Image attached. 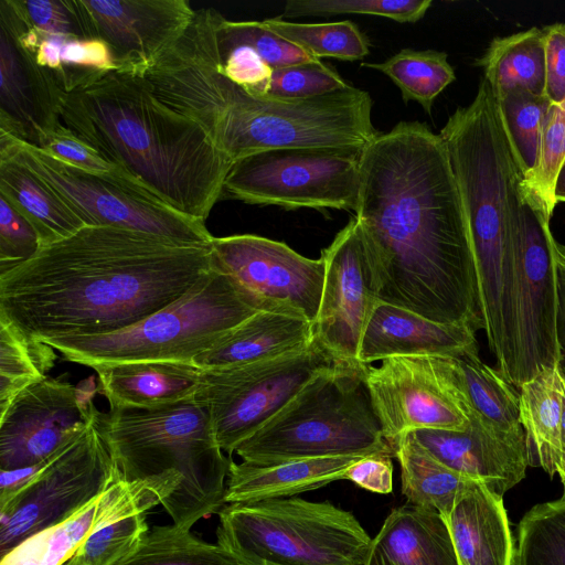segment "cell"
<instances>
[{
	"label": "cell",
	"mask_w": 565,
	"mask_h": 565,
	"mask_svg": "<svg viewBox=\"0 0 565 565\" xmlns=\"http://www.w3.org/2000/svg\"><path fill=\"white\" fill-rule=\"evenodd\" d=\"M211 267V244L85 226L0 275V315L41 341L111 333L177 300Z\"/></svg>",
	"instance_id": "cell-1"
},
{
	"label": "cell",
	"mask_w": 565,
	"mask_h": 565,
	"mask_svg": "<svg viewBox=\"0 0 565 565\" xmlns=\"http://www.w3.org/2000/svg\"><path fill=\"white\" fill-rule=\"evenodd\" d=\"M143 78L163 104L196 121L233 163L280 148L363 149L379 135L370 94L352 85L306 99L248 94L221 73L202 29L193 23Z\"/></svg>",
	"instance_id": "cell-2"
},
{
	"label": "cell",
	"mask_w": 565,
	"mask_h": 565,
	"mask_svg": "<svg viewBox=\"0 0 565 565\" xmlns=\"http://www.w3.org/2000/svg\"><path fill=\"white\" fill-rule=\"evenodd\" d=\"M60 120L103 159L180 214L205 223L233 162L194 120L163 104L146 81L107 71L60 93Z\"/></svg>",
	"instance_id": "cell-3"
},
{
	"label": "cell",
	"mask_w": 565,
	"mask_h": 565,
	"mask_svg": "<svg viewBox=\"0 0 565 565\" xmlns=\"http://www.w3.org/2000/svg\"><path fill=\"white\" fill-rule=\"evenodd\" d=\"M96 425L122 480L179 473L178 490L161 504L177 526L191 530L225 505L232 459L216 441L207 404L199 392L156 408L97 409Z\"/></svg>",
	"instance_id": "cell-4"
},
{
	"label": "cell",
	"mask_w": 565,
	"mask_h": 565,
	"mask_svg": "<svg viewBox=\"0 0 565 565\" xmlns=\"http://www.w3.org/2000/svg\"><path fill=\"white\" fill-rule=\"evenodd\" d=\"M262 310L250 292L212 265L184 295L132 326L111 333L43 342L66 361L88 367L149 361L193 363Z\"/></svg>",
	"instance_id": "cell-5"
},
{
	"label": "cell",
	"mask_w": 565,
	"mask_h": 565,
	"mask_svg": "<svg viewBox=\"0 0 565 565\" xmlns=\"http://www.w3.org/2000/svg\"><path fill=\"white\" fill-rule=\"evenodd\" d=\"M366 366L342 363L320 373L235 452L249 463L394 456L370 399Z\"/></svg>",
	"instance_id": "cell-6"
},
{
	"label": "cell",
	"mask_w": 565,
	"mask_h": 565,
	"mask_svg": "<svg viewBox=\"0 0 565 565\" xmlns=\"http://www.w3.org/2000/svg\"><path fill=\"white\" fill-rule=\"evenodd\" d=\"M216 543L247 565H364L373 539L348 510L299 497L225 504Z\"/></svg>",
	"instance_id": "cell-7"
},
{
	"label": "cell",
	"mask_w": 565,
	"mask_h": 565,
	"mask_svg": "<svg viewBox=\"0 0 565 565\" xmlns=\"http://www.w3.org/2000/svg\"><path fill=\"white\" fill-rule=\"evenodd\" d=\"M0 156L17 160L44 180L87 226L126 228L185 245H210L213 239L205 223L174 211L118 168L83 170L2 130Z\"/></svg>",
	"instance_id": "cell-8"
},
{
	"label": "cell",
	"mask_w": 565,
	"mask_h": 565,
	"mask_svg": "<svg viewBox=\"0 0 565 565\" xmlns=\"http://www.w3.org/2000/svg\"><path fill=\"white\" fill-rule=\"evenodd\" d=\"M514 241V318L508 382L516 390L540 371L561 365L558 284L546 204L520 183Z\"/></svg>",
	"instance_id": "cell-9"
},
{
	"label": "cell",
	"mask_w": 565,
	"mask_h": 565,
	"mask_svg": "<svg viewBox=\"0 0 565 565\" xmlns=\"http://www.w3.org/2000/svg\"><path fill=\"white\" fill-rule=\"evenodd\" d=\"M358 148H280L235 161L222 199L248 204L353 211L360 186Z\"/></svg>",
	"instance_id": "cell-10"
},
{
	"label": "cell",
	"mask_w": 565,
	"mask_h": 565,
	"mask_svg": "<svg viewBox=\"0 0 565 565\" xmlns=\"http://www.w3.org/2000/svg\"><path fill=\"white\" fill-rule=\"evenodd\" d=\"M342 363L315 338L307 348L277 359L203 370L199 393L221 449L235 452L313 377Z\"/></svg>",
	"instance_id": "cell-11"
},
{
	"label": "cell",
	"mask_w": 565,
	"mask_h": 565,
	"mask_svg": "<svg viewBox=\"0 0 565 565\" xmlns=\"http://www.w3.org/2000/svg\"><path fill=\"white\" fill-rule=\"evenodd\" d=\"M365 385L392 447L419 429L465 430L475 417L456 358L396 356L367 365Z\"/></svg>",
	"instance_id": "cell-12"
},
{
	"label": "cell",
	"mask_w": 565,
	"mask_h": 565,
	"mask_svg": "<svg viewBox=\"0 0 565 565\" xmlns=\"http://www.w3.org/2000/svg\"><path fill=\"white\" fill-rule=\"evenodd\" d=\"M96 412L83 433L56 450L41 473L0 509V556L100 494L116 478Z\"/></svg>",
	"instance_id": "cell-13"
},
{
	"label": "cell",
	"mask_w": 565,
	"mask_h": 565,
	"mask_svg": "<svg viewBox=\"0 0 565 565\" xmlns=\"http://www.w3.org/2000/svg\"><path fill=\"white\" fill-rule=\"evenodd\" d=\"M212 265L231 275L267 311L296 315L312 324L318 316L326 266L287 244L242 234L213 237Z\"/></svg>",
	"instance_id": "cell-14"
},
{
	"label": "cell",
	"mask_w": 565,
	"mask_h": 565,
	"mask_svg": "<svg viewBox=\"0 0 565 565\" xmlns=\"http://www.w3.org/2000/svg\"><path fill=\"white\" fill-rule=\"evenodd\" d=\"M86 39L106 44L116 70L148 68L188 29V0H71Z\"/></svg>",
	"instance_id": "cell-15"
},
{
	"label": "cell",
	"mask_w": 565,
	"mask_h": 565,
	"mask_svg": "<svg viewBox=\"0 0 565 565\" xmlns=\"http://www.w3.org/2000/svg\"><path fill=\"white\" fill-rule=\"evenodd\" d=\"M96 407L62 379L23 390L0 412V470L36 465L85 430Z\"/></svg>",
	"instance_id": "cell-16"
},
{
	"label": "cell",
	"mask_w": 565,
	"mask_h": 565,
	"mask_svg": "<svg viewBox=\"0 0 565 565\" xmlns=\"http://www.w3.org/2000/svg\"><path fill=\"white\" fill-rule=\"evenodd\" d=\"M320 257L326 271L313 335L338 360L360 364L361 340L377 300L354 216Z\"/></svg>",
	"instance_id": "cell-17"
},
{
	"label": "cell",
	"mask_w": 565,
	"mask_h": 565,
	"mask_svg": "<svg viewBox=\"0 0 565 565\" xmlns=\"http://www.w3.org/2000/svg\"><path fill=\"white\" fill-rule=\"evenodd\" d=\"M178 472L125 481L118 472L96 498L63 521L19 543L1 556L0 565H64L98 529L125 516L148 513L179 488Z\"/></svg>",
	"instance_id": "cell-18"
},
{
	"label": "cell",
	"mask_w": 565,
	"mask_h": 565,
	"mask_svg": "<svg viewBox=\"0 0 565 565\" xmlns=\"http://www.w3.org/2000/svg\"><path fill=\"white\" fill-rule=\"evenodd\" d=\"M412 435L438 461L502 497L530 466L524 431L503 433L477 416L462 431L419 429Z\"/></svg>",
	"instance_id": "cell-19"
},
{
	"label": "cell",
	"mask_w": 565,
	"mask_h": 565,
	"mask_svg": "<svg viewBox=\"0 0 565 565\" xmlns=\"http://www.w3.org/2000/svg\"><path fill=\"white\" fill-rule=\"evenodd\" d=\"M476 330L441 323L377 301L364 330L358 361L363 365L396 356L459 358L478 350Z\"/></svg>",
	"instance_id": "cell-20"
},
{
	"label": "cell",
	"mask_w": 565,
	"mask_h": 565,
	"mask_svg": "<svg viewBox=\"0 0 565 565\" xmlns=\"http://www.w3.org/2000/svg\"><path fill=\"white\" fill-rule=\"evenodd\" d=\"M60 89L0 26V130L29 143L61 125Z\"/></svg>",
	"instance_id": "cell-21"
},
{
	"label": "cell",
	"mask_w": 565,
	"mask_h": 565,
	"mask_svg": "<svg viewBox=\"0 0 565 565\" xmlns=\"http://www.w3.org/2000/svg\"><path fill=\"white\" fill-rule=\"evenodd\" d=\"M459 565H513V540L503 497L471 480L445 516Z\"/></svg>",
	"instance_id": "cell-22"
},
{
	"label": "cell",
	"mask_w": 565,
	"mask_h": 565,
	"mask_svg": "<svg viewBox=\"0 0 565 565\" xmlns=\"http://www.w3.org/2000/svg\"><path fill=\"white\" fill-rule=\"evenodd\" d=\"M0 26L67 93L95 76L116 70L105 43L73 33H50L25 26L8 0L0 1Z\"/></svg>",
	"instance_id": "cell-23"
},
{
	"label": "cell",
	"mask_w": 565,
	"mask_h": 565,
	"mask_svg": "<svg viewBox=\"0 0 565 565\" xmlns=\"http://www.w3.org/2000/svg\"><path fill=\"white\" fill-rule=\"evenodd\" d=\"M313 324L284 312L262 310L194 360L201 370L242 366L300 351L313 341Z\"/></svg>",
	"instance_id": "cell-24"
},
{
	"label": "cell",
	"mask_w": 565,
	"mask_h": 565,
	"mask_svg": "<svg viewBox=\"0 0 565 565\" xmlns=\"http://www.w3.org/2000/svg\"><path fill=\"white\" fill-rule=\"evenodd\" d=\"M99 392L110 407L156 408L192 398L203 370L193 363L149 361L96 365Z\"/></svg>",
	"instance_id": "cell-25"
},
{
	"label": "cell",
	"mask_w": 565,
	"mask_h": 565,
	"mask_svg": "<svg viewBox=\"0 0 565 565\" xmlns=\"http://www.w3.org/2000/svg\"><path fill=\"white\" fill-rule=\"evenodd\" d=\"M359 456L294 459L273 463L231 460L225 504L297 497L342 480Z\"/></svg>",
	"instance_id": "cell-26"
},
{
	"label": "cell",
	"mask_w": 565,
	"mask_h": 565,
	"mask_svg": "<svg viewBox=\"0 0 565 565\" xmlns=\"http://www.w3.org/2000/svg\"><path fill=\"white\" fill-rule=\"evenodd\" d=\"M372 547L392 565H459L445 518L408 502L390 512Z\"/></svg>",
	"instance_id": "cell-27"
},
{
	"label": "cell",
	"mask_w": 565,
	"mask_h": 565,
	"mask_svg": "<svg viewBox=\"0 0 565 565\" xmlns=\"http://www.w3.org/2000/svg\"><path fill=\"white\" fill-rule=\"evenodd\" d=\"M0 195L34 227L41 247L87 226L44 180L22 163L0 156Z\"/></svg>",
	"instance_id": "cell-28"
},
{
	"label": "cell",
	"mask_w": 565,
	"mask_h": 565,
	"mask_svg": "<svg viewBox=\"0 0 565 565\" xmlns=\"http://www.w3.org/2000/svg\"><path fill=\"white\" fill-rule=\"evenodd\" d=\"M518 391L530 466H539L553 477L563 452L564 374L561 365L543 369Z\"/></svg>",
	"instance_id": "cell-29"
},
{
	"label": "cell",
	"mask_w": 565,
	"mask_h": 565,
	"mask_svg": "<svg viewBox=\"0 0 565 565\" xmlns=\"http://www.w3.org/2000/svg\"><path fill=\"white\" fill-rule=\"evenodd\" d=\"M478 65L495 97L512 90L545 95L543 29L494 38Z\"/></svg>",
	"instance_id": "cell-30"
},
{
	"label": "cell",
	"mask_w": 565,
	"mask_h": 565,
	"mask_svg": "<svg viewBox=\"0 0 565 565\" xmlns=\"http://www.w3.org/2000/svg\"><path fill=\"white\" fill-rule=\"evenodd\" d=\"M393 452L399 463L401 490L407 502L436 510L444 518L450 512L458 493L472 480L434 458L412 433L398 439Z\"/></svg>",
	"instance_id": "cell-31"
},
{
	"label": "cell",
	"mask_w": 565,
	"mask_h": 565,
	"mask_svg": "<svg viewBox=\"0 0 565 565\" xmlns=\"http://www.w3.org/2000/svg\"><path fill=\"white\" fill-rule=\"evenodd\" d=\"M456 362L473 415L503 433L524 431L520 423L519 391L498 369L481 361L478 350L456 358Z\"/></svg>",
	"instance_id": "cell-32"
},
{
	"label": "cell",
	"mask_w": 565,
	"mask_h": 565,
	"mask_svg": "<svg viewBox=\"0 0 565 565\" xmlns=\"http://www.w3.org/2000/svg\"><path fill=\"white\" fill-rule=\"evenodd\" d=\"M115 565H247L233 553L175 524L154 525Z\"/></svg>",
	"instance_id": "cell-33"
},
{
	"label": "cell",
	"mask_w": 565,
	"mask_h": 565,
	"mask_svg": "<svg viewBox=\"0 0 565 565\" xmlns=\"http://www.w3.org/2000/svg\"><path fill=\"white\" fill-rule=\"evenodd\" d=\"M362 67L386 75L399 89L404 103L414 100L427 114L436 97L455 79L445 52L403 49L383 62H362Z\"/></svg>",
	"instance_id": "cell-34"
},
{
	"label": "cell",
	"mask_w": 565,
	"mask_h": 565,
	"mask_svg": "<svg viewBox=\"0 0 565 565\" xmlns=\"http://www.w3.org/2000/svg\"><path fill=\"white\" fill-rule=\"evenodd\" d=\"M55 350L0 315V412L23 390L46 379Z\"/></svg>",
	"instance_id": "cell-35"
},
{
	"label": "cell",
	"mask_w": 565,
	"mask_h": 565,
	"mask_svg": "<svg viewBox=\"0 0 565 565\" xmlns=\"http://www.w3.org/2000/svg\"><path fill=\"white\" fill-rule=\"evenodd\" d=\"M263 22L274 33L318 60L333 57L342 61H359L370 53L367 36L351 20L300 23L276 17Z\"/></svg>",
	"instance_id": "cell-36"
},
{
	"label": "cell",
	"mask_w": 565,
	"mask_h": 565,
	"mask_svg": "<svg viewBox=\"0 0 565 565\" xmlns=\"http://www.w3.org/2000/svg\"><path fill=\"white\" fill-rule=\"evenodd\" d=\"M495 99L511 152L524 178L537 166L542 128L552 103L545 95L526 90H512Z\"/></svg>",
	"instance_id": "cell-37"
},
{
	"label": "cell",
	"mask_w": 565,
	"mask_h": 565,
	"mask_svg": "<svg viewBox=\"0 0 565 565\" xmlns=\"http://www.w3.org/2000/svg\"><path fill=\"white\" fill-rule=\"evenodd\" d=\"M513 565H565V486L558 499L534 505L520 520Z\"/></svg>",
	"instance_id": "cell-38"
},
{
	"label": "cell",
	"mask_w": 565,
	"mask_h": 565,
	"mask_svg": "<svg viewBox=\"0 0 565 565\" xmlns=\"http://www.w3.org/2000/svg\"><path fill=\"white\" fill-rule=\"evenodd\" d=\"M431 3V0H290L282 15L367 14L414 23L426 14Z\"/></svg>",
	"instance_id": "cell-39"
},
{
	"label": "cell",
	"mask_w": 565,
	"mask_h": 565,
	"mask_svg": "<svg viewBox=\"0 0 565 565\" xmlns=\"http://www.w3.org/2000/svg\"><path fill=\"white\" fill-rule=\"evenodd\" d=\"M565 161V99L551 104L542 128L536 168L523 178V184L535 192L551 215L557 204L554 195L557 173Z\"/></svg>",
	"instance_id": "cell-40"
},
{
	"label": "cell",
	"mask_w": 565,
	"mask_h": 565,
	"mask_svg": "<svg viewBox=\"0 0 565 565\" xmlns=\"http://www.w3.org/2000/svg\"><path fill=\"white\" fill-rule=\"evenodd\" d=\"M342 76L320 60H312L273 71L268 96L282 99H306L349 88Z\"/></svg>",
	"instance_id": "cell-41"
},
{
	"label": "cell",
	"mask_w": 565,
	"mask_h": 565,
	"mask_svg": "<svg viewBox=\"0 0 565 565\" xmlns=\"http://www.w3.org/2000/svg\"><path fill=\"white\" fill-rule=\"evenodd\" d=\"M226 24L235 35L248 43L273 70L318 60L274 33L263 21L226 19Z\"/></svg>",
	"instance_id": "cell-42"
},
{
	"label": "cell",
	"mask_w": 565,
	"mask_h": 565,
	"mask_svg": "<svg viewBox=\"0 0 565 565\" xmlns=\"http://www.w3.org/2000/svg\"><path fill=\"white\" fill-rule=\"evenodd\" d=\"M40 248L34 227L0 195V275L26 262Z\"/></svg>",
	"instance_id": "cell-43"
},
{
	"label": "cell",
	"mask_w": 565,
	"mask_h": 565,
	"mask_svg": "<svg viewBox=\"0 0 565 565\" xmlns=\"http://www.w3.org/2000/svg\"><path fill=\"white\" fill-rule=\"evenodd\" d=\"M8 1L28 28L50 33H73L85 38L71 0Z\"/></svg>",
	"instance_id": "cell-44"
},
{
	"label": "cell",
	"mask_w": 565,
	"mask_h": 565,
	"mask_svg": "<svg viewBox=\"0 0 565 565\" xmlns=\"http://www.w3.org/2000/svg\"><path fill=\"white\" fill-rule=\"evenodd\" d=\"M51 156L83 170L109 172L117 169L103 159L94 149L72 134L61 122L55 129L42 134L36 145Z\"/></svg>",
	"instance_id": "cell-45"
},
{
	"label": "cell",
	"mask_w": 565,
	"mask_h": 565,
	"mask_svg": "<svg viewBox=\"0 0 565 565\" xmlns=\"http://www.w3.org/2000/svg\"><path fill=\"white\" fill-rule=\"evenodd\" d=\"M543 31L545 96L558 104L565 99V24L554 23Z\"/></svg>",
	"instance_id": "cell-46"
},
{
	"label": "cell",
	"mask_w": 565,
	"mask_h": 565,
	"mask_svg": "<svg viewBox=\"0 0 565 565\" xmlns=\"http://www.w3.org/2000/svg\"><path fill=\"white\" fill-rule=\"evenodd\" d=\"M391 457L386 454L361 457L344 471L343 479L350 480L367 491L388 494L393 490Z\"/></svg>",
	"instance_id": "cell-47"
},
{
	"label": "cell",
	"mask_w": 565,
	"mask_h": 565,
	"mask_svg": "<svg viewBox=\"0 0 565 565\" xmlns=\"http://www.w3.org/2000/svg\"><path fill=\"white\" fill-rule=\"evenodd\" d=\"M553 249L558 284L557 339L561 350V369L565 373V245L554 238Z\"/></svg>",
	"instance_id": "cell-48"
},
{
	"label": "cell",
	"mask_w": 565,
	"mask_h": 565,
	"mask_svg": "<svg viewBox=\"0 0 565 565\" xmlns=\"http://www.w3.org/2000/svg\"><path fill=\"white\" fill-rule=\"evenodd\" d=\"M554 195L557 203L565 202V161L556 177Z\"/></svg>",
	"instance_id": "cell-49"
},
{
	"label": "cell",
	"mask_w": 565,
	"mask_h": 565,
	"mask_svg": "<svg viewBox=\"0 0 565 565\" xmlns=\"http://www.w3.org/2000/svg\"><path fill=\"white\" fill-rule=\"evenodd\" d=\"M364 565H392L377 551L371 547L369 557Z\"/></svg>",
	"instance_id": "cell-50"
},
{
	"label": "cell",
	"mask_w": 565,
	"mask_h": 565,
	"mask_svg": "<svg viewBox=\"0 0 565 565\" xmlns=\"http://www.w3.org/2000/svg\"><path fill=\"white\" fill-rule=\"evenodd\" d=\"M564 374V394H563V407H562V424H561V440L562 448L565 450V373Z\"/></svg>",
	"instance_id": "cell-51"
},
{
	"label": "cell",
	"mask_w": 565,
	"mask_h": 565,
	"mask_svg": "<svg viewBox=\"0 0 565 565\" xmlns=\"http://www.w3.org/2000/svg\"><path fill=\"white\" fill-rule=\"evenodd\" d=\"M556 473H558L563 486H565V450H563L561 459L557 463Z\"/></svg>",
	"instance_id": "cell-52"
}]
</instances>
